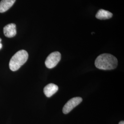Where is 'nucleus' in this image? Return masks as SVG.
Returning a JSON list of instances; mask_svg holds the SVG:
<instances>
[{
	"label": "nucleus",
	"instance_id": "4",
	"mask_svg": "<svg viewBox=\"0 0 124 124\" xmlns=\"http://www.w3.org/2000/svg\"><path fill=\"white\" fill-rule=\"evenodd\" d=\"M82 101V98L80 97H75L70 99L63 107V113L64 114L69 113L75 107L80 104Z\"/></svg>",
	"mask_w": 124,
	"mask_h": 124
},
{
	"label": "nucleus",
	"instance_id": "6",
	"mask_svg": "<svg viewBox=\"0 0 124 124\" xmlns=\"http://www.w3.org/2000/svg\"><path fill=\"white\" fill-rule=\"evenodd\" d=\"M58 90V87L56 85L51 83L46 85L44 88L45 95L48 98H50L56 93Z\"/></svg>",
	"mask_w": 124,
	"mask_h": 124
},
{
	"label": "nucleus",
	"instance_id": "2",
	"mask_svg": "<svg viewBox=\"0 0 124 124\" xmlns=\"http://www.w3.org/2000/svg\"><path fill=\"white\" fill-rule=\"evenodd\" d=\"M28 53L25 50H21L15 53L9 62L10 69L13 71L18 70L28 60Z\"/></svg>",
	"mask_w": 124,
	"mask_h": 124
},
{
	"label": "nucleus",
	"instance_id": "9",
	"mask_svg": "<svg viewBox=\"0 0 124 124\" xmlns=\"http://www.w3.org/2000/svg\"><path fill=\"white\" fill-rule=\"evenodd\" d=\"M1 38H0V50L1 49V48L2 47V45L1 43Z\"/></svg>",
	"mask_w": 124,
	"mask_h": 124
},
{
	"label": "nucleus",
	"instance_id": "3",
	"mask_svg": "<svg viewBox=\"0 0 124 124\" xmlns=\"http://www.w3.org/2000/svg\"><path fill=\"white\" fill-rule=\"evenodd\" d=\"M61 58V53L58 52H54L51 53L45 61V65L47 68L52 69L56 66Z\"/></svg>",
	"mask_w": 124,
	"mask_h": 124
},
{
	"label": "nucleus",
	"instance_id": "7",
	"mask_svg": "<svg viewBox=\"0 0 124 124\" xmlns=\"http://www.w3.org/2000/svg\"><path fill=\"white\" fill-rule=\"evenodd\" d=\"M16 0H1L0 2V13H2L10 9Z\"/></svg>",
	"mask_w": 124,
	"mask_h": 124
},
{
	"label": "nucleus",
	"instance_id": "1",
	"mask_svg": "<svg viewBox=\"0 0 124 124\" xmlns=\"http://www.w3.org/2000/svg\"><path fill=\"white\" fill-rule=\"evenodd\" d=\"M96 67L102 70H111L115 69L118 65V60L114 56L104 53L98 56L95 60Z\"/></svg>",
	"mask_w": 124,
	"mask_h": 124
},
{
	"label": "nucleus",
	"instance_id": "8",
	"mask_svg": "<svg viewBox=\"0 0 124 124\" xmlns=\"http://www.w3.org/2000/svg\"><path fill=\"white\" fill-rule=\"evenodd\" d=\"M113 14L111 12L104 9H100L96 15V18L100 20L108 19L112 18Z\"/></svg>",
	"mask_w": 124,
	"mask_h": 124
},
{
	"label": "nucleus",
	"instance_id": "5",
	"mask_svg": "<svg viewBox=\"0 0 124 124\" xmlns=\"http://www.w3.org/2000/svg\"><path fill=\"white\" fill-rule=\"evenodd\" d=\"M5 36L8 38H12L16 36L17 34L16 24L10 23L6 25L3 28Z\"/></svg>",
	"mask_w": 124,
	"mask_h": 124
},
{
	"label": "nucleus",
	"instance_id": "10",
	"mask_svg": "<svg viewBox=\"0 0 124 124\" xmlns=\"http://www.w3.org/2000/svg\"><path fill=\"white\" fill-rule=\"evenodd\" d=\"M119 124H124V121H120V123H119Z\"/></svg>",
	"mask_w": 124,
	"mask_h": 124
}]
</instances>
